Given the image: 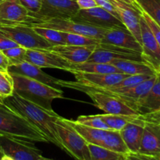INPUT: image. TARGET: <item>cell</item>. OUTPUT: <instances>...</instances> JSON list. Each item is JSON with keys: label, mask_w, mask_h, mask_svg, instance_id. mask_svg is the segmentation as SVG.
Wrapping results in <instances>:
<instances>
[{"label": "cell", "mask_w": 160, "mask_h": 160, "mask_svg": "<svg viewBox=\"0 0 160 160\" xmlns=\"http://www.w3.org/2000/svg\"><path fill=\"white\" fill-rule=\"evenodd\" d=\"M3 104L28 121L41 131L50 143L54 144L62 150V144L58 136L56 123L60 116L56 112H49L22 97L13 93L2 99Z\"/></svg>", "instance_id": "cell-1"}, {"label": "cell", "mask_w": 160, "mask_h": 160, "mask_svg": "<svg viewBox=\"0 0 160 160\" xmlns=\"http://www.w3.org/2000/svg\"><path fill=\"white\" fill-rule=\"evenodd\" d=\"M11 76L13 80L14 93L45 110L55 112L52 107V102L56 98H63V92L59 88L51 87L20 75Z\"/></svg>", "instance_id": "cell-2"}, {"label": "cell", "mask_w": 160, "mask_h": 160, "mask_svg": "<svg viewBox=\"0 0 160 160\" xmlns=\"http://www.w3.org/2000/svg\"><path fill=\"white\" fill-rule=\"evenodd\" d=\"M0 135L33 142H49L34 125L6 105L0 106Z\"/></svg>", "instance_id": "cell-3"}, {"label": "cell", "mask_w": 160, "mask_h": 160, "mask_svg": "<svg viewBox=\"0 0 160 160\" xmlns=\"http://www.w3.org/2000/svg\"><path fill=\"white\" fill-rule=\"evenodd\" d=\"M58 136L62 144V150L77 160H89L88 145L82 136L60 117L56 123Z\"/></svg>", "instance_id": "cell-4"}, {"label": "cell", "mask_w": 160, "mask_h": 160, "mask_svg": "<svg viewBox=\"0 0 160 160\" xmlns=\"http://www.w3.org/2000/svg\"><path fill=\"white\" fill-rule=\"evenodd\" d=\"M0 33L27 49H48L53 46L28 24L0 23Z\"/></svg>", "instance_id": "cell-5"}, {"label": "cell", "mask_w": 160, "mask_h": 160, "mask_svg": "<svg viewBox=\"0 0 160 160\" xmlns=\"http://www.w3.org/2000/svg\"><path fill=\"white\" fill-rule=\"evenodd\" d=\"M28 25L31 27H42L52 28L66 33H73L88 36L94 38L101 40L106 29L95 28L88 24L74 21L71 18H49L38 20L31 17Z\"/></svg>", "instance_id": "cell-6"}, {"label": "cell", "mask_w": 160, "mask_h": 160, "mask_svg": "<svg viewBox=\"0 0 160 160\" xmlns=\"http://www.w3.org/2000/svg\"><path fill=\"white\" fill-rule=\"evenodd\" d=\"M71 19L74 21L102 29L125 28L120 20L101 6L88 9H79Z\"/></svg>", "instance_id": "cell-7"}, {"label": "cell", "mask_w": 160, "mask_h": 160, "mask_svg": "<svg viewBox=\"0 0 160 160\" xmlns=\"http://www.w3.org/2000/svg\"><path fill=\"white\" fill-rule=\"evenodd\" d=\"M77 91L87 94L93 101L95 106L104 111L105 113L116 115H140L135 109L113 95L87 88H79Z\"/></svg>", "instance_id": "cell-8"}, {"label": "cell", "mask_w": 160, "mask_h": 160, "mask_svg": "<svg viewBox=\"0 0 160 160\" xmlns=\"http://www.w3.org/2000/svg\"><path fill=\"white\" fill-rule=\"evenodd\" d=\"M124 59L144 61L142 53L139 52L101 42L97 44L96 48L91 55L88 61L112 64L114 62Z\"/></svg>", "instance_id": "cell-9"}, {"label": "cell", "mask_w": 160, "mask_h": 160, "mask_svg": "<svg viewBox=\"0 0 160 160\" xmlns=\"http://www.w3.org/2000/svg\"><path fill=\"white\" fill-rule=\"evenodd\" d=\"M0 151L15 160H38L42 151L33 142L0 135Z\"/></svg>", "instance_id": "cell-10"}, {"label": "cell", "mask_w": 160, "mask_h": 160, "mask_svg": "<svg viewBox=\"0 0 160 160\" xmlns=\"http://www.w3.org/2000/svg\"><path fill=\"white\" fill-rule=\"evenodd\" d=\"M40 12L31 17L38 20L49 18H71L78 10L75 0H42Z\"/></svg>", "instance_id": "cell-11"}, {"label": "cell", "mask_w": 160, "mask_h": 160, "mask_svg": "<svg viewBox=\"0 0 160 160\" xmlns=\"http://www.w3.org/2000/svg\"><path fill=\"white\" fill-rule=\"evenodd\" d=\"M25 61L40 68H52L69 71L71 63L49 49H27Z\"/></svg>", "instance_id": "cell-12"}, {"label": "cell", "mask_w": 160, "mask_h": 160, "mask_svg": "<svg viewBox=\"0 0 160 160\" xmlns=\"http://www.w3.org/2000/svg\"><path fill=\"white\" fill-rule=\"evenodd\" d=\"M140 23L142 59L157 71L160 66V46L142 16L141 17Z\"/></svg>", "instance_id": "cell-13"}, {"label": "cell", "mask_w": 160, "mask_h": 160, "mask_svg": "<svg viewBox=\"0 0 160 160\" xmlns=\"http://www.w3.org/2000/svg\"><path fill=\"white\" fill-rule=\"evenodd\" d=\"M117 10L120 20L125 28L134 36L138 42L141 44V17L142 9H136L133 6L123 3L118 0H109Z\"/></svg>", "instance_id": "cell-14"}, {"label": "cell", "mask_w": 160, "mask_h": 160, "mask_svg": "<svg viewBox=\"0 0 160 160\" xmlns=\"http://www.w3.org/2000/svg\"><path fill=\"white\" fill-rule=\"evenodd\" d=\"M77 81L84 85L98 88H109L123 81L128 74L120 73H88L82 72H71Z\"/></svg>", "instance_id": "cell-15"}, {"label": "cell", "mask_w": 160, "mask_h": 160, "mask_svg": "<svg viewBox=\"0 0 160 160\" xmlns=\"http://www.w3.org/2000/svg\"><path fill=\"white\" fill-rule=\"evenodd\" d=\"M145 120L138 153L160 157V123Z\"/></svg>", "instance_id": "cell-16"}, {"label": "cell", "mask_w": 160, "mask_h": 160, "mask_svg": "<svg viewBox=\"0 0 160 160\" xmlns=\"http://www.w3.org/2000/svg\"><path fill=\"white\" fill-rule=\"evenodd\" d=\"M100 42L128 48L141 53L142 52L141 44L126 28H116L106 30Z\"/></svg>", "instance_id": "cell-17"}, {"label": "cell", "mask_w": 160, "mask_h": 160, "mask_svg": "<svg viewBox=\"0 0 160 160\" xmlns=\"http://www.w3.org/2000/svg\"><path fill=\"white\" fill-rule=\"evenodd\" d=\"M30 20V13L19 0H4L0 4V23L28 24Z\"/></svg>", "instance_id": "cell-18"}, {"label": "cell", "mask_w": 160, "mask_h": 160, "mask_svg": "<svg viewBox=\"0 0 160 160\" xmlns=\"http://www.w3.org/2000/svg\"><path fill=\"white\" fill-rule=\"evenodd\" d=\"M97 45H54L48 49L71 64L81 63L88 61L96 48Z\"/></svg>", "instance_id": "cell-19"}, {"label": "cell", "mask_w": 160, "mask_h": 160, "mask_svg": "<svg viewBox=\"0 0 160 160\" xmlns=\"http://www.w3.org/2000/svg\"><path fill=\"white\" fill-rule=\"evenodd\" d=\"M8 72L10 74H17L26 77L35 81H40L51 87L58 88L57 78L45 73L42 68L28 61H23L19 64L9 66Z\"/></svg>", "instance_id": "cell-20"}, {"label": "cell", "mask_w": 160, "mask_h": 160, "mask_svg": "<svg viewBox=\"0 0 160 160\" xmlns=\"http://www.w3.org/2000/svg\"><path fill=\"white\" fill-rule=\"evenodd\" d=\"M145 123L143 117L139 115L134 120L127 123L120 131V135L130 153L138 152Z\"/></svg>", "instance_id": "cell-21"}, {"label": "cell", "mask_w": 160, "mask_h": 160, "mask_svg": "<svg viewBox=\"0 0 160 160\" xmlns=\"http://www.w3.org/2000/svg\"><path fill=\"white\" fill-rule=\"evenodd\" d=\"M135 109L140 115H147L160 110V74L157 73L156 81L149 92L138 102Z\"/></svg>", "instance_id": "cell-22"}, {"label": "cell", "mask_w": 160, "mask_h": 160, "mask_svg": "<svg viewBox=\"0 0 160 160\" xmlns=\"http://www.w3.org/2000/svg\"><path fill=\"white\" fill-rule=\"evenodd\" d=\"M118 68L122 73L128 75H156L157 71L148 62L145 61L120 60L112 63Z\"/></svg>", "instance_id": "cell-23"}, {"label": "cell", "mask_w": 160, "mask_h": 160, "mask_svg": "<svg viewBox=\"0 0 160 160\" xmlns=\"http://www.w3.org/2000/svg\"><path fill=\"white\" fill-rule=\"evenodd\" d=\"M67 121L71 127H73L81 136L87 142L88 144L102 146L106 136L109 130H101L96 128H90L85 126L81 123H78L76 120H67Z\"/></svg>", "instance_id": "cell-24"}, {"label": "cell", "mask_w": 160, "mask_h": 160, "mask_svg": "<svg viewBox=\"0 0 160 160\" xmlns=\"http://www.w3.org/2000/svg\"><path fill=\"white\" fill-rule=\"evenodd\" d=\"M73 71L88 73H123L112 64L88 62V61L81 63L72 64L71 68L68 72L71 73Z\"/></svg>", "instance_id": "cell-25"}, {"label": "cell", "mask_w": 160, "mask_h": 160, "mask_svg": "<svg viewBox=\"0 0 160 160\" xmlns=\"http://www.w3.org/2000/svg\"><path fill=\"white\" fill-rule=\"evenodd\" d=\"M102 147L114 152L124 155V156H127L130 153L128 147L126 146L120 135V131H118L109 130Z\"/></svg>", "instance_id": "cell-26"}, {"label": "cell", "mask_w": 160, "mask_h": 160, "mask_svg": "<svg viewBox=\"0 0 160 160\" xmlns=\"http://www.w3.org/2000/svg\"><path fill=\"white\" fill-rule=\"evenodd\" d=\"M139 115H116V114H100L102 120L106 123L109 129L120 131L127 123L134 120Z\"/></svg>", "instance_id": "cell-27"}, {"label": "cell", "mask_w": 160, "mask_h": 160, "mask_svg": "<svg viewBox=\"0 0 160 160\" xmlns=\"http://www.w3.org/2000/svg\"><path fill=\"white\" fill-rule=\"evenodd\" d=\"M88 145L90 159L89 160H123L124 155L114 152L109 149L98 145L88 144Z\"/></svg>", "instance_id": "cell-28"}, {"label": "cell", "mask_w": 160, "mask_h": 160, "mask_svg": "<svg viewBox=\"0 0 160 160\" xmlns=\"http://www.w3.org/2000/svg\"><path fill=\"white\" fill-rule=\"evenodd\" d=\"M34 31L46 42L51 44L52 45H65L63 38V32L57 31V30L52 29L48 28H42V27H32Z\"/></svg>", "instance_id": "cell-29"}, {"label": "cell", "mask_w": 160, "mask_h": 160, "mask_svg": "<svg viewBox=\"0 0 160 160\" xmlns=\"http://www.w3.org/2000/svg\"><path fill=\"white\" fill-rule=\"evenodd\" d=\"M142 11L160 26V0H136Z\"/></svg>", "instance_id": "cell-30"}, {"label": "cell", "mask_w": 160, "mask_h": 160, "mask_svg": "<svg viewBox=\"0 0 160 160\" xmlns=\"http://www.w3.org/2000/svg\"><path fill=\"white\" fill-rule=\"evenodd\" d=\"M63 38L65 45H97L100 42V40L88 36L79 34L63 32Z\"/></svg>", "instance_id": "cell-31"}, {"label": "cell", "mask_w": 160, "mask_h": 160, "mask_svg": "<svg viewBox=\"0 0 160 160\" xmlns=\"http://www.w3.org/2000/svg\"><path fill=\"white\" fill-rule=\"evenodd\" d=\"M14 93V84L12 76L8 71L0 70V97L2 99Z\"/></svg>", "instance_id": "cell-32"}, {"label": "cell", "mask_w": 160, "mask_h": 160, "mask_svg": "<svg viewBox=\"0 0 160 160\" xmlns=\"http://www.w3.org/2000/svg\"><path fill=\"white\" fill-rule=\"evenodd\" d=\"M78 123L90 128L101 130H110L106 123L102 120L99 115H82L79 116L76 120Z\"/></svg>", "instance_id": "cell-33"}, {"label": "cell", "mask_w": 160, "mask_h": 160, "mask_svg": "<svg viewBox=\"0 0 160 160\" xmlns=\"http://www.w3.org/2000/svg\"><path fill=\"white\" fill-rule=\"evenodd\" d=\"M2 52L9 60V66L19 64L26 59L27 48L20 45Z\"/></svg>", "instance_id": "cell-34"}, {"label": "cell", "mask_w": 160, "mask_h": 160, "mask_svg": "<svg viewBox=\"0 0 160 160\" xmlns=\"http://www.w3.org/2000/svg\"><path fill=\"white\" fill-rule=\"evenodd\" d=\"M19 2L28 11L30 16L36 15L42 9V0H19Z\"/></svg>", "instance_id": "cell-35"}, {"label": "cell", "mask_w": 160, "mask_h": 160, "mask_svg": "<svg viewBox=\"0 0 160 160\" xmlns=\"http://www.w3.org/2000/svg\"><path fill=\"white\" fill-rule=\"evenodd\" d=\"M142 16L143 17V18L145 19V20L146 21L147 24L148 25V27L151 29L153 35H154L155 38H156V42H158L159 45L160 46V26L150 16H148L146 12H145L144 11L142 12Z\"/></svg>", "instance_id": "cell-36"}, {"label": "cell", "mask_w": 160, "mask_h": 160, "mask_svg": "<svg viewBox=\"0 0 160 160\" xmlns=\"http://www.w3.org/2000/svg\"><path fill=\"white\" fill-rule=\"evenodd\" d=\"M16 46H18V45L16 42H14L13 41L0 33V50L1 51H5V50H7L9 48H13Z\"/></svg>", "instance_id": "cell-37"}, {"label": "cell", "mask_w": 160, "mask_h": 160, "mask_svg": "<svg viewBox=\"0 0 160 160\" xmlns=\"http://www.w3.org/2000/svg\"><path fill=\"white\" fill-rule=\"evenodd\" d=\"M124 160H160V158L156 156H147L141 153H129L125 156Z\"/></svg>", "instance_id": "cell-38"}, {"label": "cell", "mask_w": 160, "mask_h": 160, "mask_svg": "<svg viewBox=\"0 0 160 160\" xmlns=\"http://www.w3.org/2000/svg\"><path fill=\"white\" fill-rule=\"evenodd\" d=\"M95 1L96 2L97 4H98V6H101V7H102V8H104V9H106V10H108L109 12H110L111 13L113 14V15L115 16L117 18H118L119 20H120V17H119L117 10H116L115 8H114V6H113V5L111 3V2L109 1V0H95ZM120 21H121V20H120Z\"/></svg>", "instance_id": "cell-39"}, {"label": "cell", "mask_w": 160, "mask_h": 160, "mask_svg": "<svg viewBox=\"0 0 160 160\" xmlns=\"http://www.w3.org/2000/svg\"><path fill=\"white\" fill-rule=\"evenodd\" d=\"M79 9H88L99 6L95 0H75Z\"/></svg>", "instance_id": "cell-40"}, {"label": "cell", "mask_w": 160, "mask_h": 160, "mask_svg": "<svg viewBox=\"0 0 160 160\" xmlns=\"http://www.w3.org/2000/svg\"><path fill=\"white\" fill-rule=\"evenodd\" d=\"M9 67V62L7 57L5 56L2 51L0 50V70L2 71H8Z\"/></svg>", "instance_id": "cell-41"}, {"label": "cell", "mask_w": 160, "mask_h": 160, "mask_svg": "<svg viewBox=\"0 0 160 160\" xmlns=\"http://www.w3.org/2000/svg\"><path fill=\"white\" fill-rule=\"evenodd\" d=\"M142 117H143V118L146 120L157 122V123H160V112H152V113L147 114V115H143Z\"/></svg>", "instance_id": "cell-42"}, {"label": "cell", "mask_w": 160, "mask_h": 160, "mask_svg": "<svg viewBox=\"0 0 160 160\" xmlns=\"http://www.w3.org/2000/svg\"><path fill=\"white\" fill-rule=\"evenodd\" d=\"M118 1L122 2H123V3H126V4L129 5V6H133V7L136 8V9H142L140 8L138 3L137 2V1H136V0H118Z\"/></svg>", "instance_id": "cell-43"}, {"label": "cell", "mask_w": 160, "mask_h": 160, "mask_svg": "<svg viewBox=\"0 0 160 160\" xmlns=\"http://www.w3.org/2000/svg\"><path fill=\"white\" fill-rule=\"evenodd\" d=\"M0 160H15V159H12V158L10 157L9 156H7V155L2 153L1 156H0Z\"/></svg>", "instance_id": "cell-44"}, {"label": "cell", "mask_w": 160, "mask_h": 160, "mask_svg": "<svg viewBox=\"0 0 160 160\" xmlns=\"http://www.w3.org/2000/svg\"><path fill=\"white\" fill-rule=\"evenodd\" d=\"M38 160H54V159H48V158H46V157H44V156H42H42H40V157H39V159H38Z\"/></svg>", "instance_id": "cell-45"}, {"label": "cell", "mask_w": 160, "mask_h": 160, "mask_svg": "<svg viewBox=\"0 0 160 160\" xmlns=\"http://www.w3.org/2000/svg\"><path fill=\"white\" fill-rule=\"evenodd\" d=\"M157 73H159V74H160V66L159 67V68L157 69Z\"/></svg>", "instance_id": "cell-46"}, {"label": "cell", "mask_w": 160, "mask_h": 160, "mask_svg": "<svg viewBox=\"0 0 160 160\" xmlns=\"http://www.w3.org/2000/svg\"><path fill=\"white\" fill-rule=\"evenodd\" d=\"M5 106V105L3 104L2 102H0V106Z\"/></svg>", "instance_id": "cell-47"}, {"label": "cell", "mask_w": 160, "mask_h": 160, "mask_svg": "<svg viewBox=\"0 0 160 160\" xmlns=\"http://www.w3.org/2000/svg\"><path fill=\"white\" fill-rule=\"evenodd\" d=\"M0 102H2V98H1V97H0Z\"/></svg>", "instance_id": "cell-48"}, {"label": "cell", "mask_w": 160, "mask_h": 160, "mask_svg": "<svg viewBox=\"0 0 160 160\" xmlns=\"http://www.w3.org/2000/svg\"><path fill=\"white\" fill-rule=\"evenodd\" d=\"M3 1H4V0H0V4H1V3H2V2H3Z\"/></svg>", "instance_id": "cell-49"}, {"label": "cell", "mask_w": 160, "mask_h": 160, "mask_svg": "<svg viewBox=\"0 0 160 160\" xmlns=\"http://www.w3.org/2000/svg\"><path fill=\"white\" fill-rule=\"evenodd\" d=\"M1 155H2V152L0 151V156H1Z\"/></svg>", "instance_id": "cell-50"}, {"label": "cell", "mask_w": 160, "mask_h": 160, "mask_svg": "<svg viewBox=\"0 0 160 160\" xmlns=\"http://www.w3.org/2000/svg\"><path fill=\"white\" fill-rule=\"evenodd\" d=\"M158 112H160V110H159V111H158Z\"/></svg>", "instance_id": "cell-51"}, {"label": "cell", "mask_w": 160, "mask_h": 160, "mask_svg": "<svg viewBox=\"0 0 160 160\" xmlns=\"http://www.w3.org/2000/svg\"><path fill=\"white\" fill-rule=\"evenodd\" d=\"M159 158H160V157H159Z\"/></svg>", "instance_id": "cell-52"}, {"label": "cell", "mask_w": 160, "mask_h": 160, "mask_svg": "<svg viewBox=\"0 0 160 160\" xmlns=\"http://www.w3.org/2000/svg\"><path fill=\"white\" fill-rule=\"evenodd\" d=\"M123 160H124V159H123Z\"/></svg>", "instance_id": "cell-53"}]
</instances>
